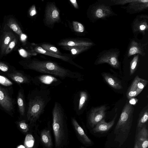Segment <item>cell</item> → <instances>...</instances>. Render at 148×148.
<instances>
[{
    "label": "cell",
    "instance_id": "obj_1",
    "mask_svg": "<svg viewBox=\"0 0 148 148\" xmlns=\"http://www.w3.org/2000/svg\"><path fill=\"white\" fill-rule=\"evenodd\" d=\"M20 63L25 69L52 75L62 80L69 78L79 81L82 76L79 73L73 71L51 61L28 59L21 61Z\"/></svg>",
    "mask_w": 148,
    "mask_h": 148
},
{
    "label": "cell",
    "instance_id": "obj_2",
    "mask_svg": "<svg viewBox=\"0 0 148 148\" xmlns=\"http://www.w3.org/2000/svg\"><path fill=\"white\" fill-rule=\"evenodd\" d=\"M50 89L39 88L32 91L29 100L27 114V119L31 123L36 122L39 119L51 100Z\"/></svg>",
    "mask_w": 148,
    "mask_h": 148
},
{
    "label": "cell",
    "instance_id": "obj_3",
    "mask_svg": "<svg viewBox=\"0 0 148 148\" xmlns=\"http://www.w3.org/2000/svg\"><path fill=\"white\" fill-rule=\"evenodd\" d=\"M52 127L56 148L61 146L66 138V117L61 104L56 102L52 111Z\"/></svg>",
    "mask_w": 148,
    "mask_h": 148
},
{
    "label": "cell",
    "instance_id": "obj_4",
    "mask_svg": "<svg viewBox=\"0 0 148 148\" xmlns=\"http://www.w3.org/2000/svg\"><path fill=\"white\" fill-rule=\"evenodd\" d=\"M87 15L90 21L93 23L99 20H106L110 17L117 16L113 11L111 6L105 4L101 0H98L90 5Z\"/></svg>",
    "mask_w": 148,
    "mask_h": 148
},
{
    "label": "cell",
    "instance_id": "obj_5",
    "mask_svg": "<svg viewBox=\"0 0 148 148\" xmlns=\"http://www.w3.org/2000/svg\"><path fill=\"white\" fill-rule=\"evenodd\" d=\"M134 108L133 105L126 103L115 127L114 133L126 134L129 133L132 125Z\"/></svg>",
    "mask_w": 148,
    "mask_h": 148
},
{
    "label": "cell",
    "instance_id": "obj_6",
    "mask_svg": "<svg viewBox=\"0 0 148 148\" xmlns=\"http://www.w3.org/2000/svg\"><path fill=\"white\" fill-rule=\"evenodd\" d=\"M120 51L117 48H111L103 51L99 53L94 64L97 65L107 63L113 68L120 69V64L119 58Z\"/></svg>",
    "mask_w": 148,
    "mask_h": 148
},
{
    "label": "cell",
    "instance_id": "obj_7",
    "mask_svg": "<svg viewBox=\"0 0 148 148\" xmlns=\"http://www.w3.org/2000/svg\"><path fill=\"white\" fill-rule=\"evenodd\" d=\"M131 28L134 38L139 34L144 36L148 31V16L146 14L137 15L133 20Z\"/></svg>",
    "mask_w": 148,
    "mask_h": 148
},
{
    "label": "cell",
    "instance_id": "obj_8",
    "mask_svg": "<svg viewBox=\"0 0 148 148\" xmlns=\"http://www.w3.org/2000/svg\"><path fill=\"white\" fill-rule=\"evenodd\" d=\"M32 81L39 88L43 89L57 86L62 83L59 78L52 75L45 74L36 76Z\"/></svg>",
    "mask_w": 148,
    "mask_h": 148
},
{
    "label": "cell",
    "instance_id": "obj_9",
    "mask_svg": "<svg viewBox=\"0 0 148 148\" xmlns=\"http://www.w3.org/2000/svg\"><path fill=\"white\" fill-rule=\"evenodd\" d=\"M44 17V23L49 27H53L54 24L59 22L60 12L54 3L50 2L47 5Z\"/></svg>",
    "mask_w": 148,
    "mask_h": 148
},
{
    "label": "cell",
    "instance_id": "obj_10",
    "mask_svg": "<svg viewBox=\"0 0 148 148\" xmlns=\"http://www.w3.org/2000/svg\"><path fill=\"white\" fill-rule=\"evenodd\" d=\"M17 35L7 25L3 23L0 30V58L4 56L7 47Z\"/></svg>",
    "mask_w": 148,
    "mask_h": 148
},
{
    "label": "cell",
    "instance_id": "obj_11",
    "mask_svg": "<svg viewBox=\"0 0 148 148\" xmlns=\"http://www.w3.org/2000/svg\"><path fill=\"white\" fill-rule=\"evenodd\" d=\"M137 39L133 38L130 40L125 53L127 57L137 54L142 56L145 55L148 42L143 43L138 41Z\"/></svg>",
    "mask_w": 148,
    "mask_h": 148
},
{
    "label": "cell",
    "instance_id": "obj_12",
    "mask_svg": "<svg viewBox=\"0 0 148 148\" xmlns=\"http://www.w3.org/2000/svg\"><path fill=\"white\" fill-rule=\"evenodd\" d=\"M3 23L7 25L19 37L20 42L23 45L26 44L27 36L23 32L16 19L13 16H5Z\"/></svg>",
    "mask_w": 148,
    "mask_h": 148
},
{
    "label": "cell",
    "instance_id": "obj_13",
    "mask_svg": "<svg viewBox=\"0 0 148 148\" xmlns=\"http://www.w3.org/2000/svg\"><path fill=\"white\" fill-rule=\"evenodd\" d=\"M127 6H121L130 14H135L145 11L148 9V0H133Z\"/></svg>",
    "mask_w": 148,
    "mask_h": 148
},
{
    "label": "cell",
    "instance_id": "obj_14",
    "mask_svg": "<svg viewBox=\"0 0 148 148\" xmlns=\"http://www.w3.org/2000/svg\"><path fill=\"white\" fill-rule=\"evenodd\" d=\"M58 45L61 46H86L91 47L95 45L91 40L88 38H68L60 40Z\"/></svg>",
    "mask_w": 148,
    "mask_h": 148
},
{
    "label": "cell",
    "instance_id": "obj_15",
    "mask_svg": "<svg viewBox=\"0 0 148 148\" xmlns=\"http://www.w3.org/2000/svg\"><path fill=\"white\" fill-rule=\"evenodd\" d=\"M107 110L105 105L92 108L90 111L88 116V121L90 125L92 127L100 121L105 117Z\"/></svg>",
    "mask_w": 148,
    "mask_h": 148
},
{
    "label": "cell",
    "instance_id": "obj_16",
    "mask_svg": "<svg viewBox=\"0 0 148 148\" xmlns=\"http://www.w3.org/2000/svg\"><path fill=\"white\" fill-rule=\"evenodd\" d=\"M31 46V51L32 53H37L43 54L46 55L60 59L62 60L69 62L79 68L83 69L82 67L74 62L71 58L66 56L60 55L55 53L46 51L43 49L40 46L32 44Z\"/></svg>",
    "mask_w": 148,
    "mask_h": 148
},
{
    "label": "cell",
    "instance_id": "obj_17",
    "mask_svg": "<svg viewBox=\"0 0 148 148\" xmlns=\"http://www.w3.org/2000/svg\"><path fill=\"white\" fill-rule=\"evenodd\" d=\"M136 142L138 148H148V131L146 124L139 130Z\"/></svg>",
    "mask_w": 148,
    "mask_h": 148
},
{
    "label": "cell",
    "instance_id": "obj_18",
    "mask_svg": "<svg viewBox=\"0 0 148 148\" xmlns=\"http://www.w3.org/2000/svg\"><path fill=\"white\" fill-rule=\"evenodd\" d=\"M0 105L5 110L10 111L13 109L12 99L4 89L0 86Z\"/></svg>",
    "mask_w": 148,
    "mask_h": 148
},
{
    "label": "cell",
    "instance_id": "obj_19",
    "mask_svg": "<svg viewBox=\"0 0 148 148\" xmlns=\"http://www.w3.org/2000/svg\"><path fill=\"white\" fill-rule=\"evenodd\" d=\"M117 116L116 114L113 119L108 123L106 122L104 119H102L93 128V132L94 133L104 132L109 130L114 125Z\"/></svg>",
    "mask_w": 148,
    "mask_h": 148
},
{
    "label": "cell",
    "instance_id": "obj_20",
    "mask_svg": "<svg viewBox=\"0 0 148 148\" xmlns=\"http://www.w3.org/2000/svg\"><path fill=\"white\" fill-rule=\"evenodd\" d=\"M102 75L106 82L113 88L120 90L123 88L121 82L112 75L106 73H103Z\"/></svg>",
    "mask_w": 148,
    "mask_h": 148
},
{
    "label": "cell",
    "instance_id": "obj_21",
    "mask_svg": "<svg viewBox=\"0 0 148 148\" xmlns=\"http://www.w3.org/2000/svg\"><path fill=\"white\" fill-rule=\"evenodd\" d=\"M9 77L18 84L29 83L32 79L29 76L17 71L8 74Z\"/></svg>",
    "mask_w": 148,
    "mask_h": 148
},
{
    "label": "cell",
    "instance_id": "obj_22",
    "mask_svg": "<svg viewBox=\"0 0 148 148\" xmlns=\"http://www.w3.org/2000/svg\"><path fill=\"white\" fill-rule=\"evenodd\" d=\"M71 121L74 129L83 142L87 144H91V140L86 135L83 130L79 125L76 119L74 118H72Z\"/></svg>",
    "mask_w": 148,
    "mask_h": 148
},
{
    "label": "cell",
    "instance_id": "obj_23",
    "mask_svg": "<svg viewBox=\"0 0 148 148\" xmlns=\"http://www.w3.org/2000/svg\"><path fill=\"white\" fill-rule=\"evenodd\" d=\"M88 97V94L86 91L82 90L80 92L77 105L74 107L76 113L78 114L80 112V111L84 107Z\"/></svg>",
    "mask_w": 148,
    "mask_h": 148
},
{
    "label": "cell",
    "instance_id": "obj_24",
    "mask_svg": "<svg viewBox=\"0 0 148 148\" xmlns=\"http://www.w3.org/2000/svg\"><path fill=\"white\" fill-rule=\"evenodd\" d=\"M148 118V107L147 105L140 112L138 121L137 127L139 130L147 122Z\"/></svg>",
    "mask_w": 148,
    "mask_h": 148
},
{
    "label": "cell",
    "instance_id": "obj_25",
    "mask_svg": "<svg viewBox=\"0 0 148 148\" xmlns=\"http://www.w3.org/2000/svg\"><path fill=\"white\" fill-rule=\"evenodd\" d=\"M64 49L70 52L72 56H75L84 52L91 48V47L86 46H62Z\"/></svg>",
    "mask_w": 148,
    "mask_h": 148
},
{
    "label": "cell",
    "instance_id": "obj_26",
    "mask_svg": "<svg viewBox=\"0 0 148 148\" xmlns=\"http://www.w3.org/2000/svg\"><path fill=\"white\" fill-rule=\"evenodd\" d=\"M41 140L43 144L47 148H52V142L49 130H44L41 133Z\"/></svg>",
    "mask_w": 148,
    "mask_h": 148
},
{
    "label": "cell",
    "instance_id": "obj_27",
    "mask_svg": "<svg viewBox=\"0 0 148 148\" xmlns=\"http://www.w3.org/2000/svg\"><path fill=\"white\" fill-rule=\"evenodd\" d=\"M20 41L19 37L17 35L9 43L7 47L4 54V56L10 53L13 50L17 49Z\"/></svg>",
    "mask_w": 148,
    "mask_h": 148
},
{
    "label": "cell",
    "instance_id": "obj_28",
    "mask_svg": "<svg viewBox=\"0 0 148 148\" xmlns=\"http://www.w3.org/2000/svg\"><path fill=\"white\" fill-rule=\"evenodd\" d=\"M133 81L135 82L138 95L147 84L148 81L140 78L138 76L136 77Z\"/></svg>",
    "mask_w": 148,
    "mask_h": 148
},
{
    "label": "cell",
    "instance_id": "obj_29",
    "mask_svg": "<svg viewBox=\"0 0 148 148\" xmlns=\"http://www.w3.org/2000/svg\"><path fill=\"white\" fill-rule=\"evenodd\" d=\"M107 5L111 6L115 5H124L128 4L133 0H101Z\"/></svg>",
    "mask_w": 148,
    "mask_h": 148
},
{
    "label": "cell",
    "instance_id": "obj_30",
    "mask_svg": "<svg viewBox=\"0 0 148 148\" xmlns=\"http://www.w3.org/2000/svg\"><path fill=\"white\" fill-rule=\"evenodd\" d=\"M44 50L56 54L62 55L60 52L57 48L55 46L51 44L48 43H42L40 45Z\"/></svg>",
    "mask_w": 148,
    "mask_h": 148
},
{
    "label": "cell",
    "instance_id": "obj_31",
    "mask_svg": "<svg viewBox=\"0 0 148 148\" xmlns=\"http://www.w3.org/2000/svg\"><path fill=\"white\" fill-rule=\"evenodd\" d=\"M17 104L20 114L24 116L25 112V105L23 96L21 92H19L17 99Z\"/></svg>",
    "mask_w": 148,
    "mask_h": 148
},
{
    "label": "cell",
    "instance_id": "obj_32",
    "mask_svg": "<svg viewBox=\"0 0 148 148\" xmlns=\"http://www.w3.org/2000/svg\"><path fill=\"white\" fill-rule=\"evenodd\" d=\"M139 55L138 54L134 55L130 63V74L133 75L136 70L139 60Z\"/></svg>",
    "mask_w": 148,
    "mask_h": 148
},
{
    "label": "cell",
    "instance_id": "obj_33",
    "mask_svg": "<svg viewBox=\"0 0 148 148\" xmlns=\"http://www.w3.org/2000/svg\"><path fill=\"white\" fill-rule=\"evenodd\" d=\"M126 95L127 98L129 99L138 95L137 88L134 81L127 91Z\"/></svg>",
    "mask_w": 148,
    "mask_h": 148
},
{
    "label": "cell",
    "instance_id": "obj_34",
    "mask_svg": "<svg viewBox=\"0 0 148 148\" xmlns=\"http://www.w3.org/2000/svg\"><path fill=\"white\" fill-rule=\"evenodd\" d=\"M72 26L73 30L76 32L82 33L85 31L84 26L79 22L73 21L72 22Z\"/></svg>",
    "mask_w": 148,
    "mask_h": 148
},
{
    "label": "cell",
    "instance_id": "obj_35",
    "mask_svg": "<svg viewBox=\"0 0 148 148\" xmlns=\"http://www.w3.org/2000/svg\"><path fill=\"white\" fill-rule=\"evenodd\" d=\"M25 145L27 148H29L32 147L34 143V138L32 135L28 134L25 138Z\"/></svg>",
    "mask_w": 148,
    "mask_h": 148
},
{
    "label": "cell",
    "instance_id": "obj_36",
    "mask_svg": "<svg viewBox=\"0 0 148 148\" xmlns=\"http://www.w3.org/2000/svg\"><path fill=\"white\" fill-rule=\"evenodd\" d=\"M18 125L20 129L23 132L26 133L29 131L28 125L23 120L18 122Z\"/></svg>",
    "mask_w": 148,
    "mask_h": 148
},
{
    "label": "cell",
    "instance_id": "obj_37",
    "mask_svg": "<svg viewBox=\"0 0 148 148\" xmlns=\"http://www.w3.org/2000/svg\"><path fill=\"white\" fill-rule=\"evenodd\" d=\"M12 83L6 77L0 75V84L8 86L12 85Z\"/></svg>",
    "mask_w": 148,
    "mask_h": 148
},
{
    "label": "cell",
    "instance_id": "obj_38",
    "mask_svg": "<svg viewBox=\"0 0 148 148\" xmlns=\"http://www.w3.org/2000/svg\"><path fill=\"white\" fill-rule=\"evenodd\" d=\"M18 51L20 55L23 57L25 58H28L32 53L31 51H27L21 48L18 50Z\"/></svg>",
    "mask_w": 148,
    "mask_h": 148
},
{
    "label": "cell",
    "instance_id": "obj_39",
    "mask_svg": "<svg viewBox=\"0 0 148 148\" xmlns=\"http://www.w3.org/2000/svg\"><path fill=\"white\" fill-rule=\"evenodd\" d=\"M9 67L5 63L0 61V70L3 72H6L8 71Z\"/></svg>",
    "mask_w": 148,
    "mask_h": 148
},
{
    "label": "cell",
    "instance_id": "obj_40",
    "mask_svg": "<svg viewBox=\"0 0 148 148\" xmlns=\"http://www.w3.org/2000/svg\"><path fill=\"white\" fill-rule=\"evenodd\" d=\"M29 14L31 16H32L36 14V10L35 7L33 5L29 11Z\"/></svg>",
    "mask_w": 148,
    "mask_h": 148
},
{
    "label": "cell",
    "instance_id": "obj_41",
    "mask_svg": "<svg viewBox=\"0 0 148 148\" xmlns=\"http://www.w3.org/2000/svg\"><path fill=\"white\" fill-rule=\"evenodd\" d=\"M138 101L137 99L132 98L130 99L129 103L132 105H134L137 103Z\"/></svg>",
    "mask_w": 148,
    "mask_h": 148
},
{
    "label": "cell",
    "instance_id": "obj_42",
    "mask_svg": "<svg viewBox=\"0 0 148 148\" xmlns=\"http://www.w3.org/2000/svg\"><path fill=\"white\" fill-rule=\"evenodd\" d=\"M70 1L75 8H78V6L76 0H70Z\"/></svg>",
    "mask_w": 148,
    "mask_h": 148
},
{
    "label": "cell",
    "instance_id": "obj_43",
    "mask_svg": "<svg viewBox=\"0 0 148 148\" xmlns=\"http://www.w3.org/2000/svg\"><path fill=\"white\" fill-rule=\"evenodd\" d=\"M134 148H138L137 143L135 142Z\"/></svg>",
    "mask_w": 148,
    "mask_h": 148
},
{
    "label": "cell",
    "instance_id": "obj_44",
    "mask_svg": "<svg viewBox=\"0 0 148 148\" xmlns=\"http://www.w3.org/2000/svg\"><path fill=\"white\" fill-rule=\"evenodd\" d=\"M82 148H84L82 147Z\"/></svg>",
    "mask_w": 148,
    "mask_h": 148
}]
</instances>
